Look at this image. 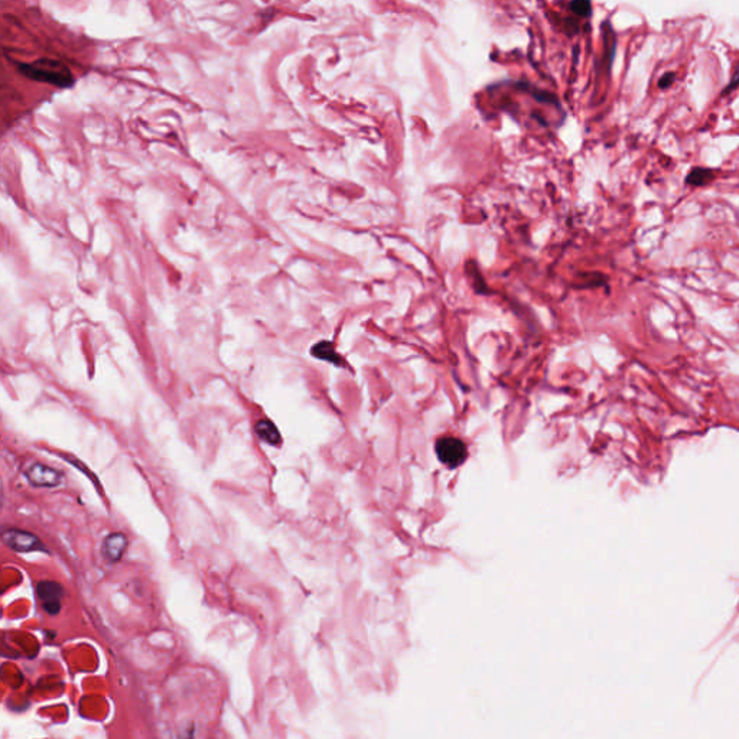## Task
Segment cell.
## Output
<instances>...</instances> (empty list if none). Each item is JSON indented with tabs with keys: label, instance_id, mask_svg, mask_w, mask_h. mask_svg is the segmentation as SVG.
Wrapping results in <instances>:
<instances>
[{
	"label": "cell",
	"instance_id": "1",
	"mask_svg": "<svg viewBox=\"0 0 739 739\" xmlns=\"http://www.w3.org/2000/svg\"><path fill=\"white\" fill-rule=\"evenodd\" d=\"M19 71L28 78L42 81L55 87H68L72 84V74L69 68L58 61L51 58H42L31 64H19Z\"/></svg>",
	"mask_w": 739,
	"mask_h": 739
},
{
	"label": "cell",
	"instance_id": "2",
	"mask_svg": "<svg viewBox=\"0 0 739 739\" xmlns=\"http://www.w3.org/2000/svg\"><path fill=\"white\" fill-rule=\"evenodd\" d=\"M436 455L443 465L454 470L460 467L468 458V449L464 442L454 436H442L436 440Z\"/></svg>",
	"mask_w": 739,
	"mask_h": 739
},
{
	"label": "cell",
	"instance_id": "3",
	"mask_svg": "<svg viewBox=\"0 0 739 739\" xmlns=\"http://www.w3.org/2000/svg\"><path fill=\"white\" fill-rule=\"evenodd\" d=\"M2 538H3V542L12 550L19 551V553H31V551H38V550L45 551L47 550L45 545L42 543V540L38 538V535L31 533V531H26V530L9 527V529L3 530Z\"/></svg>",
	"mask_w": 739,
	"mask_h": 739
},
{
	"label": "cell",
	"instance_id": "4",
	"mask_svg": "<svg viewBox=\"0 0 739 739\" xmlns=\"http://www.w3.org/2000/svg\"><path fill=\"white\" fill-rule=\"evenodd\" d=\"M24 475L26 476L31 485L38 487V488L58 487L64 479L63 472L53 470L48 465H44L41 464V462H35V464H31L29 467H26L24 470Z\"/></svg>",
	"mask_w": 739,
	"mask_h": 739
},
{
	"label": "cell",
	"instance_id": "5",
	"mask_svg": "<svg viewBox=\"0 0 739 739\" xmlns=\"http://www.w3.org/2000/svg\"><path fill=\"white\" fill-rule=\"evenodd\" d=\"M36 594L42 604L44 611L49 615H57L61 611L64 588L53 581H41L36 585Z\"/></svg>",
	"mask_w": 739,
	"mask_h": 739
},
{
	"label": "cell",
	"instance_id": "6",
	"mask_svg": "<svg viewBox=\"0 0 739 739\" xmlns=\"http://www.w3.org/2000/svg\"><path fill=\"white\" fill-rule=\"evenodd\" d=\"M127 538L123 533H110L103 540V556L107 562H119L127 549Z\"/></svg>",
	"mask_w": 739,
	"mask_h": 739
},
{
	"label": "cell",
	"instance_id": "7",
	"mask_svg": "<svg viewBox=\"0 0 739 739\" xmlns=\"http://www.w3.org/2000/svg\"><path fill=\"white\" fill-rule=\"evenodd\" d=\"M717 176V171L712 168H705V166H695L692 168L686 176V183L690 187L700 188L706 187L711 182H713Z\"/></svg>",
	"mask_w": 739,
	"mask_h": 739
},
{
	"label": "cell",
	"instance_id": "8",
	"mask_svg": "<svg viewBox=\"0 0 739 739\" xmlns=\"http://www.w3.org/2000/svg\"><path fill=\"white\" fill-rule=\"evenodd\" d=\"M310 354L313 357H317V358L324 360V361H328V363L338 365V367H344L345 365L344 360L337 354L334 344L329 342V341H321V342L313 345L312 349H310Z\"/></svg>",
	"mask_w": 739,
	"mask_h": 739
},
{
	"label": "cell",
	"instance_id": "9",
	"mask_svg": "<svg viewBox=\"0 0 739 739\" xmlns=\"http://www.w3.org/2000/svg\"><path fill=\"white\" fill-rule=\"evenodd\" d=\"M254 431L258 438L267 442L272 447H279L282 443V436H281L279 429H277L270 420H258L256 423Z\"/></svg>",
	"mask_w": 739,
	"mask_h": 739
},
{
	"label": "cell",
	"instance_id": "10",
	"mask_svg": "<svg viewBox=\"0 0 739 739\" xmlns=\"http://www.w3.org/2000/svg\"><path fill=\"white\" fill-rule=\"evenodd\" d=\"M604 65H605V69L609 71V68H611V64L614 61V55H615V49H617V36H615V32L614 29L611 28V25H609L608 22L604 24Z\"/></svg>",
	"mask_w": 739,
	"mask_h": 739
},
{
	"label": "cell",
	"instance_id": "11",
	"mask_svg": "<svg viewBox=\"0 0 739 739\" xmlns=\"http://www.w3.org/2000/svg\"><path fill=\"white\" fill-rule=\"evenodd\" d=\"M569 8L572 13L579 17H589L590 13H592V5L589 2H572L569 3Z\"/></svg>",
	"mask_w": 739,
	"mask_h": 739
},
{
	"label": "cell",
	"instance_id": "12",
	"mask_svg": "<svg viewBox=\"0 0 739 739\" xmlns=\"http://www.w3.org/2000/svg\"><path fill=\"white\" fill-rule=\"evenodd\" d=\"M739 87V64L733 68L732 71V77H731V81L728 83V85L722 90V96H726L729 94V92H732L733 90H736Z\"/></svg>",
	"mask_w": 739,
	"mask_h": 739
},
{
	"label": "cell",
	"instance_id": "13",
	"mask_svg": "<svg viewBox=\"0 0 739 739\" xmlns=\"http://www.w3.org/2000/svg\"><path fill=\"white\" fill-rule=\"evenodd\" d=\"M676 81V72H664L663 76L658 78V88L660 90H667L673 85V83Z\"/></svg>",
	"mask_w": 739,
	"mask_h": 739
},
{
	"label": "cell",
	"instance_id": "14",
	"mask_svg": "<svg viewBox=\"0 0 739 739\" xmlns=\"http://www.w3.org/2000/svg\"><path fill=\"white\" fill-rule=\"evenodd\" d=\"M181 739H194V731L190 729L188 732H185V735Z\"/></svg>",
	"mask_w": 739,
	"mask_h": 739
}]
</instances>
